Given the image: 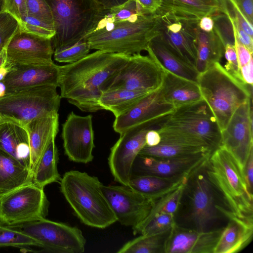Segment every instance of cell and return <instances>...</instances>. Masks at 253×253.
Instances as JSON below:
<instances>
[{"label": "cell", "instance_id": "1", "mask_svg": "<svg viewBox=\"0 0 253 253\" xmlns=\"http://www.w3.org/2000/svg\"><path fill=\"white\" fill-rule=\"evenodd\" d=\"M129 56L97 50L76 62L59 66L61 97L84 112L103 110L98 101L105 86Z\"/></svg>", "mask_w": 253, "mask_h": 253}, {"label": "cell", "instance_id": "2", "mask_svg": "<svg viewBox=\"0 0 253 253\" xmlns=\"http://www.w3.org/2000/svg\"><path fill=\"white\" fill-rule=\"evenodd\" d=\"M206 163L193 171L184 183L174 214L177 226L199 232L215 231L223 229L236 216L209 179Z\"/></svg>", "mask_w": 253, "mask_h": 253}, {"label": "cell", "instance_id": "3", "mask_svg": "<svg viewBox=\"0 0 253 253\" xmlns=\"http://www.w3.org/2000/svg\"><path fill=\"white\" fill-rule=\"evenodd\" d=\"M59 183L61 192L84 224L104 229L117 221L97 177L72 170L66 172Z\"/></svg>", "mask_w": 253, "mask_h": 253}, {"label": "cell", "instance_id": "4", "mask_svg": "<svg viewBox=\"0 0 253 253\" xmlns=\"http://www.w3.org/2000/svg\"><path fill=\"white\" fill-rule=\"evenodd\" d=\"M156 12L117 22L101 20L84 39L91 49L129 55L139 53L146 50L150 40L157 35Z\"/></svg>", "mask_w": 253, "mask_h": 253}, {"label": "cell", "instance_id": "5", "mask_svg": "<svg viewBox=\"0 0 253 253\" xmlns=\"http://www.w3.org/2000/svg\"><path fill=\"white\" fill-rule=\"evenodd\" d=\"M208 176L224 203L237 217L253 221V196L244 171L223 147L212 151L206 163Z\"/></svg>", "mask_w": 253, "mask_h": 253}, {"label": "cell", "instance_id": "6", "mask_svg": "<svg viewBox=\"0 0 253 253\" xmlns=\"http://www.w3.org/2000/svg\"><path fill=\"white\" fill-rule=\"evenodd\" d=\"M203 99L214 116L221 131L235 110L252 98V87L228 73L219 62L199 74L197 81Z\"/></svg>", "mask_w": 253, "mask_h": 253}, {"label": "cell", "instance_id": "7", "mask_svg": "<svg viewBox=\"0 0 253 253\" xmlns=\"http://www.w3.org/2000/svg\"><path fill=\"white\" fill-rule=\"evenodd\" d=\"M52 15L53 49L73 45L92 32L107 10L93 0H45Z\"/></svg>", "mask_w": 253, "mask_h": 253}, {"label": "cell", "instance_id": "8", "mask_svg": "<svg viewBox=\"0 0 253 253\" xmlns=\"http://www.w3.org/2000/svg\"><path fill=\"white\" fill-rule=\"evenodd\" d=\"M57 87L53 85H40L6 93L0 98L2 121L25 127L35 119L58 113L61 97Z\"/></svg>", "mask_w": 253, "mask_h": 253}, {"label": "cell", "instance_id": "9", "mask_svg": "<svg viewBox=\"0 0 253 253\" xmlns=\"http://www.w3.org/2000/svg\"><path fill=\"white\" fill-rule=\"evenodd\" d=\"M155 29L165 44L196 68V41L200 18L163 5L156 12Z\"/></svg>", "mask_w": 253, "mask_h": 253}, {"label": "cell", "instance_id": "10", "mask_svg": "<svg viewBox=\"0 0 253 253\" xmlns=\"http://www.w3.org/2000/svg\"><path fill=\"white\" fill-rule=\"evenodd\" d=\"M169 114L138 124L122 133L111 148L108 164L114 180L122 185L128 186L132 175L134 162L146 145L148 131L158 130L167 122Z\"/></svg>", "mask_w": 253, "mask_h": 253}, {"label": "cell", "instance_id": "11", "mask_svg": "<svg viewBox=\"0 0 253 253\" xmlns=\"http://www.w3.org/2000/svg\"><path fill=\"white\" fill-rule=\"evenodd\" d=\"M7 226L34 238L48 252L82 253L85 250V239L76 226L45 218Z\"/></svg>", "mask_w": 253, "mask_h": 253}, {"label": "cell", "instance_id": "12", "mask_svg": "<svg viewBox=\"0 0 253 253\" xmlns=\"http://www.w3.org/2000/svg\"><path fill=\"white\" fill-rule=\"evenodd\" d=\"M49 206L43 189L27 184L0 196V223L11 225L44 218Z\"/></svg>", "mask_w": 253, "mask_h": 253}, {"label": "cell", "instance_id": "13", "mask_svg": "<svg viewBox=\"0 0 253 253\" xmlns=\"http://www.w3.org/2000/svg\"><path fill=\"white\" fill-rule=\"evenodd\" d=\"M164 126L200 139L214 150L221 144V131L210 107L203 99L176 108Z\"/></svg>", "mask_w": 253, "mask_h": 253}, {"label": "cell", "instance_id": "14", "mask_svg": "<svg viewBox=\"0 0 253 253\" xmlns=\"http://www.w3.org/2000/svg\"><path fill=\"white\" fill-rule=\"evenodd\" d=\"M164 74V69L149 55L134 54L107 82L103 91L120 88L153 91L161 86Z\"/></svg>", "mask_w": 253, "mask_h": 253}, {"label": "cell", "instance_id": "15", "mask_svg": "<svg viewBox=\"0 0 253 253\" xmlns=\"http://www.w3.org/2000/svg\"><path fill=\"white\" fill-rule=\"evenodd\" d=\"M252 100L251 98L238 107L221 131L220 146L234 157L243 171L253 151Z\"/></svg>", "mask_w": 253, "mask_h": 253}, {"label": "cell", "instance_id": "16", "mask_svg": "<svg viewBox=\"0 0 253 253\" xmlns=\"http://www.w3.org/2000/svg\"><path fill=\"white\" fill-rule=\"evenodd\" d=\"M102 190L117 221L132 228L146 217L159 198L146 196L124 185H103Z\"/></svg>", "mask_w": 253, "mask_h": 253}, {"label": "cell", "instance_id": "17", "mask_svg": "<svg viewBox=\"0 0 253 253\" xmlns=\"http://www.w3.org/2000/svg\"><path fill=\"white\" fill-rule=\"evenodd\" d=\"M61 136L70 160L84 164L92 161L95 146L91 115L81 116L71 112L62 124Z\"/></svg>", "mask_w": 253, "mask_h": 253}, {"label": "cell", "instance_id": "18", "mask_svg": "<svg viewBox=\"0 0 253 253\" xmlns=\"http://www.w3.org/2000/svg\"><path fill=\"white\" fill-rule=\"evenodd\" d=\"M6 62L12 66L41 65L54 63L51 39L26 32L19 28L6 47Z\"/></svg>", "mask_w": 253, "mask_h": 253}, {"label": "cell", "instance_id": "19", "mask_svg": "<svg viewBox=\"0 0 253 253\" xmlns=\"http://www.w3.org/2000/svg\"><path fill=\"white\" fill-rule=\"evenodd\" d=\"M212 152L168 158L138 155L133 165L132 174L166 177L187 176L206 163Z\"/></svg>", "mask_w": 253, "mask_h": 253}, {"label": "cell", "instance_id": "20", "mask_svg": "<svg viewBox=\"0 0 253 253\" xmlns=\"http://www.w3.org/2000/svg\"><path fill=\"white\" fill-rule=\"evenodd\" d=\"M158 131L160 142L154 146L145 145L139 155L168 158L213 151L203 140L181 130L164 126Z\"/></svg>", "mask_w": 253, "mask_h": 253}, {"label": "cell", "instance_id": "21", "mask_svg": "<svg viewBox=\"0 0 253 253\" xmlns=\"http://www.w3.org/2000/svg\"><path fill=\"white\" fill-rule=\"evenodd\" d=\"M174 109L164 100L160 87L145 95L127 111L116 117L113 127L120 134L135 125L171 113Z\"/></svg>", "mask_w": 253, "mask_h": 253}, {"label": "cell", "instance_id": "22", "mask_svg": "<svg viewBox=\"0 0 253 253\" xmlns=\"http://www.w3.org/2000/svg\"><path fill=\"white\" fill-rule=\"evenodd\" d=\"M223 229L199 232L174 224L166 242L165 253H213Z\"/></svg>", "mask_w": 253, "mask_h": 253}, {"label": "cell", "instance_id": "23", "mask_svg": "<svg viewBox=\"0 0 253 253\" xmlns=\"http://www.w3.org/2000/svg\"><path fill=\"white\" fill-rule=\"evenodd\" d=\"M59 66L54 63L41 65H16L2 81L6 93L34 86L53 85L58 87Z\"/></svg>", "mask_w": 253, "mask_h": 253}, {"label": "cell", "instance_id": "24", "mask_svg": "<svg viewBox=\"0 0 253 253\" xmlns=\"http://www.w3.org/2000/svg\"><path fill=\"white\" fill-rule=\"evenodd\" d=\"M29 136L32 171L51 140L59 130L58 113L37 118L25 126Z\"/></svg>", "mask_w": 253, "mask_h": 253}, {"label": "cell", "instance_id": "25", "mask_svg": "<svg viewBox=\"0 0 253 253\" xmlns=\"http://www.w3.org/2000/svg\"><path fill=\"white\" fill-rule=\"evenodd\" d=\"M146 51L164 70L197 83L200 73L196 68L173 51L157 36L150 40Z\"/></svg>", "mask_w": 253, "mask_h": 253}, {"label": "cell", "instance_id": "26", "mask_svg": "<svg viewBox=\"0 0 253 253\" xmlns=\"http://www.w3.org/2000/svg\"><path fill=\"white\" fill-rule=\"evenodd\" d=\"M164 70L161 86L162 95L164 100L174 108L203 99L197 83Z\"/></svg>", "mask_w": 253, "mask_h": 253}, {"label": "cell", "instance_id": "27", "mask_svg": "<svg viewBox=\"0 0 253 253\" xmlns=\"http://www.w3.org/2000/svg\"><path fill=\"white\" fill-rule=\"evenodd\" d=\"M0 149L31 170L29 136L25 127L11 122L2 121L0 124Z\"/></svg>", "mask_w": 253, "mask_h": 253}, {"label": "cell", "instance_id": "28", "mask_svg": "<svg viewBox=\"0 0 253 253\" xmlns=\"http://www.w3.org/2000/svg\"><path fill=\"white\" fill-rule=\"evenodd\" d=\"M253 236V221L233 216L223 228L213 253H236L246 248Z\"/></svg>", "mask_w": 253, "mask_h": 253}, {"label": "cell", "instance_id": "29", "mask_svg": "<svg viewBox=\"0 0 253 253\" xmlns=\"http://www.w3.org/2000/svg\"><path fill=\"white\" fill-rule=\"evenodd\" d=\"M30 169L0 149V196L32 183Z\"/></svg>", "mask_w": 253, "mask_h": 253}, {"label": "cell", "instance_id": "30", "mask_svg": "<svg viewBox=\"0 0 253 253\" xmlns=\"http://www.w3.org/2000/svg\"><path fill=\"white\" fill-rule=\"evenodd\" d=\"M196 48V69L199 73L207 70L213 63L219 62L224 52L222 41L214 29L207 32L199 27Z\"/></svg>", "mask_w": 253, "mask_h": 253}, {"label": "cell", "instance_id": "31", "mask_svg": "<svg viewBox=\"0 0 253 253\" xmlns=\"http://www.w3.org/2000/svg\"><path fill=\"white\" fill-rule=\"evenodd\" d=\"M188 176L166 177L154 175L132 174L128 186L143 195L158 198L184 182Z\"/></svg>", "mask_w": 253, "mask_h": 253}, {"label": "cell", "instance_id": "32", "mask_svg": "<svg viewBox=\"0 0 253 253\" xmlns=\"http://www.w3.org/2000/svg\"><path fill=\"white\" fill-rule=\"evenodd\" d=\"M150 92L126 89H109L102 92L98 102L103 110L111 112L116 118L127 111Z\"/></svg>", "mask_w": 253, "mask_h": 253}, {"label": "cell", "instance_id": "33", "mask_svg": "<svg viewBox=\"0 0 253 253\" xmlns=\"http://www.w3.org/2000/svg\"><path fill=\"white\" fill-rule=\"evenodd\" d=\"M55 139L49 142L32 171V182L42 189L61 179L57 169L58 154Z\"/></svg>", "mask_w": 253, "mask_h": 253}, {"label": "cell", "instance_id": "34", "mask_svg": "<svg viewBox=\"0 0 253 253\" xmlns=\"http://www.w3.org/2000/svg\"><path fill=\"white\" fill-rule=\"evenodd\" d=\"M171 229L156 234L140 235L125 244L117 253H165Z\"/></svg>", "mask_w": 253, "mask_h": 253}, {"label": "cell", "instance_id": "35", "mask_svg": "<svg viewBox=\"0 0 253 253\" xmlns=\"http://www.w3.org/2000/svg\"><path fill=\"white\" fill-rule=\"evenodd\" d=\"M162 5L192 14L201 19L223 13V0H162Z\"/></svg>", "mask_w": 253, "mask_h": 253}, {"label": "cell", "instance_id": "36", "mask_svg": "<svg viewBox=\"0 0 253 253\" xmlns=\"http://www.w3.org/2000/svg\"><path fill=\"white\" fill-rule=\"evenodd\" d=\"M174 224L173 214L161 213L144 219L141 223L132 228L134 235L152 234L170 229Z\"/></svg>", "mask_w": 253, "mask_h": 253}, {"label": "cell", "instance_id": "37", "mask_svg": "<svg viewBox=\"0 0 253 253\" xmlns=\"http://www.w3.org/2000/svg\"><path fill=\"white\" fill-rule=\"evenodd\" d=\"M185 181L186 180L159 198L156 201L153 208L145 218L151 217L155 214L161 213L174 214L179 204Z\"/></svg>", "mask_w": 253, "mask_h": 253}, {"label": "cell", "instance_id": "38", "mask_svg": "<svg viewBox=\"0 0 253 253\" xmlns=\"http://www.w3.org/2000/svg\"><path fill=\"white\" fill-rule=\"evenodd\" d=\"M40 247L39 243L26 234L0 223V248L5 247Z\"/></svg>", "mask_w": 253, "mask_h": 253}, {"label": "cell", "instance_id": "39", "mask_svg": "<svg viewBox=\"0 0 253 253\" xmlns=\"http://www.w3.org/2000/svg\"><path fill=\"white\" fill-rule=\"evenodd\" d=\"M90 50L87 41L84 39L73 45L54 49L53 57L58 62L70 64L84 58Z\"/></svg>", "mask_w": 253, "mask_h": 253}, {"label": "cell", "instance_id": "40", "mask_svg": "<svg viewBox=\"0 0 253 253\" xmlns=\"http://www.w3.org/2000/svg\"><path fill=\"white\" fill-rule=\"evenodd\" d=\"M149 13L142 9L136 0H128L119 6L108 10L101 20L117 22L126 20L136 15Z\"/></svg>", "mask_w": 253, "mask_h": 253}, {"label": "cell", "instance_id": "41", "mask_svg": "<svg viewBox=\"0 0 253 253\" xmlns=\"http://www.w3.org/2000/svg\"><path fill=\"white\" fill-rule=\"evenodd\" d=\"M223 13L253 38V24L241 10L236 0H223Z\"/></svg>", "mask_w": 253, "mask_h": 253}, {"label": "cell", "instance_id": "42", "mask_svg": "<svg viewBox=\"0 0 253 253\" xmlns=\"http://www.w3.org/2000/svg\"><path fill=\"white\" fill-rule=\"evenodd\" d=\"M19 29L26 32L48 39H52L55 35L53 25L29 15L26 16L19 25Z\"/></svg>", "mask_w": 253, "mask_h": 253}, {"label": "cell", "instance_id": "43", "mask_svg": "<svg viewBox=\"0 0 253 253\" xmlns=\"http://www.w3.org/2000/svg\"><path fill=\"white\" fill-rule=\"evenodd\" d=\"M19 28L18 21L6 11L0 13V53Z\"/></svg>", "mask_w": 253, "mask_h": 253}, {"label": "cell", "instance_id": "44", "mask_svg": "<svg viewBox=\"0 0 253 253\" xmlns=\"http://www.w3.org/2000/svg\"><path fill=\"white\" fill-rule=\"evenodd\" d=\"M26 2L27 15L53 26L52 13L45 0H26Z\"/></svg>", "mask_w": 253, "mask_h": 253}, {"label": "cell", "instance_id": "45", "mask_svg": "<svg viewBox=\"0 0 253 253\" xmlns=\"http://www.w3.org/2000/svg\"><path fill=\"white\" fill-rule=\"evenodd\" d=\"M224 53L226 60V63L224 68L231 75L239 81L243 83L240 75V68L234 44H225L224 45Z\"/></svg>", "mask_w": 253, "mask_h": 253}, {"label": "cell", "instance_id": "46", "mask_svg": "<svg viewBox=\"0 0 253 253\" xmlns=\"http://www.w3.org/2000/svg\"><path fill=\"white\" fill-rule=\"evenodd\" d=\"M5 11L13 16L21 24L27 15L26 0H4Z\"/></svg>", "mask_w": 253, "mask_h": 253}, {"label": "cell", "instance_id": "47", "mask_svg": "<svg viewBox=\"0 0 253 253\" xmlns=\"http://www.w3.org/2000/svg\"><path fill=\"white\" fill-rule=\"evenodd\" d=\"M233 32L234 38V46L239 68H240L247 64L253 59V52L239 42L235 33L233 31Z\"/></svg>", "mask_w": 253, "mask_h": 253}, {"label": "cell", "instance_id": "48", "mask_svg": "<svg viewBox=\"0 0 253 253\" xmlns=\"http://www.w3.org/2000/svg\"><path fill=\"white\" fill-rule=\"evenodd\" d=\"M229 20L231 24L232 30L235 33L239 42L253 52V38L241 28L235 25L231 19H229Z\"/></svg>", "mask_w": 253, "mask_h": 253}, {"label": "cell", "instance_id": "49", "mask_svg": "<svg viewBox=\"0 0 253 253\" xmlns=\"http://www.w3.org/2000/svg\"><path fill=\"white\" fill-rule=\"evenodd\" d=\"M253 59L246 65L240 68V75L243 83L250 86L253 83Z\"/></svg>", "mask_w": 253, "mask_h": 253}, {"label": "cell", "instance_id": "50", "mask_svg": "<svg viewBox=\"0 0 253 253\" xmlns=\"http://www.w3.org/2000/svg\"><path fill=\"white\" fill-rule=\"evenodd\" d=\"M245 178L250 190L253 189V151L250 154L244 169Z\"/></svg>", "mask_w": 253, "mask_h": 253}, {"label": "cell", "instance_id": "51", "mask_svg": "<svg viewBox=\"0 0 253 253\" xmlns=\"http://www.w3.org/2000/svg\"><path fill=\"white\" fill-rule=\"evenodd\" d=\"M138 3L146 12H155L162 5V0H136Z\"/></svg>", "mask_w": 253, "mask_h": 253}, {"label": "cell", "instance_id": "52", "mask_svg": "<svg viewBox=\"0 0 253 253\" xmlns=\"http://www.w3.org/2000/svg\"><path fill=\"white\" fill-rule=\"evenodd\" d=\"M244 14L249 21L253 23V0H236Z\"/></svg>", "mask_w": 253, "mask_h": 253}, {"label": "cell", "instance_id": "53", "mask_svg": "<svg viewBox=\"0 0 253 253\" xmlns=\"http://www.w3.org/2000/svg\"><path fill=\"white\" fill-rule=\"evenodd\" d=\"M161 141L160 135L157 130L151 129L147 131L145 136L146 145L154 146Z\"/></svg>", "mask_w": 253, "mask_h": 253}, {"label": "cell", "instance_id": "54", "mask_svg": "<svg viewBox=\"0 0 253 253\" xmlns=\"http://www.w3.org/2000/svg\"><path fill=\"white\" fill-rule=\"evenodd\" d=\"M104 9L108 10L119 6L128 0H93Z\"/></svg>", "mask_w": 253, "mask_h": 253}, {"label": "cell", "instance_id": "55", "mask_svg": "<svg viewBox=\"0 0 253 253\" xmlns=\"http://www.w3.org/2000/svg\"><path fill=\"white\" fill-rule=\"evenodd\" d=\"M214 25V20L211 16L202 17L199 22V27L205 32H210L213 30Z\"/></svg>", "mask_w": 253, "mask_h": 253}, {"label": "cell", "instance_id": "56", "mask_svg": "<svg viewBox=\"0 0 253 253\" xmlns=\"http://www.w3.org/2000/svg\"><path fill=\"white\" fill-rule=\"evenodd\" d=\"M12 66L6 62L0 68V82H2L10 71Z\"/></svg>", "mask_w": 253, "mask_h": 253}, {"label": "cell", "instance_id": "57", "mask_svg": "<svg viewBox=\"0 0 253 253\" xmlns=\"http://www.w3.org/2000/svg\"><path fill=\"white\" fill-rule=\"evenodd\" d=\"M6 60V49L5 48L0 53V68L5 62Z\"/></svg>", "mask_w": 253, "mask_h": 253}, {"label": "cell", "instance_id": "58", "mask_svg": "<svg viewBox=\"0 0 253 253\" xmlns=\"http://www.w3.org/2000/svg\"><path fill=\"white\" fill-rule=\"evenodd\" d=\"M6 93V87L2 82H0V98L3 97Z\"/></svg>", "mask_w": 253, "mask_h": 253}, {"label": "cell", "instance_id": "59", "mask_svg": "<svg viewBox=\"0 0 253 253\" xmlns=\"http://www.w3.org/2000/svg\"><path fill=\"white\" fill-rule=\"evenodd\" d=\"M5 11L4 0H0V13Z\"/></svg>", "mask_w": 253, "mask_h": 253}, {"label": "cell", "instance_id": "60", "mask_svg": "<svg viewBox=\"0 0 253 253\" xmlns=\"http://www.w3.org/2000/svg\"><path fill=\"white\" fill-rule=\"evenodd\" d=\"M2 118H1V116L0 115V124L2 122Z\"/></svg>", "mask_w": 253, "mask_h": 253}]
</instances>
